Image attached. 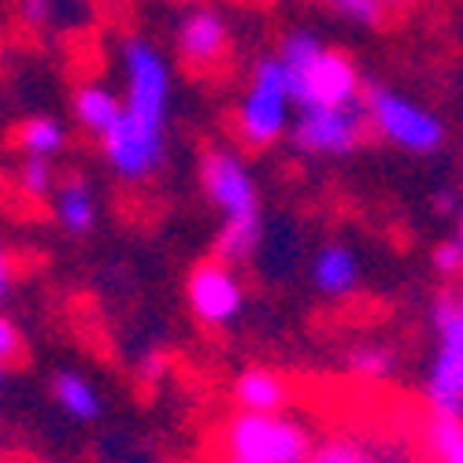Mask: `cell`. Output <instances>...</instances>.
Wrapping results in <instances>:
<instances>
[{
    "instance_id": "6da1fadb",
    "label": "cell",
    "mask_w": 463,
    "mask_h": 463,
    "mask_svg": "<svg viewBox=\"0 0 463 463\" xmlns=\"http://www.w3.org/2000/svg\"><path fill=\"white\" fill-rule=\"evenodd\" d=\"M279 56L289 71L293 108H319V104H360L364 79L341 49H330L316 30H289L279 45Z\"/></svg>"
},
{
    "instance_id": "7a4b0ae2",
    "label": "cell",
    "mask_w": 463,
    "mask_h": 463,
    "mask_svg": "<svg viewBox=\"0 0 463 463\" xmlns=\"http://www.w3.org/2000/svg\"><path fill=\"white\" fill-rule=\"evenodd\" d=\"M222 456L249 463H307L316 441L300 419L282 411H241L222 422Z\"/></svg>"
},
{
    "instance_id": "3957f363",
    "label": "cell",
    "mask_w": 463,
    "mask_h": 463,
    "mask_svg": "<svg viewBox=\"0 0 463 463\" xmlns=\"http://www.w3.org/2000/svg\"><path fill=\"white\" fill-rule=\"evenodd\" d=\"M289 71L282 63V56H260L252 63V79L249 90L238 104V137L245 148L260 152L271 148L275 141L286 137L289 130Z\"/></svg>"
},
{
    "instance_id": "277c9868",
    "label": "cell",
    "mask_w": 463,
    "mask_h": 463,
    "mask_svg": "<svg viewBox=\"0 0 463 463\" xmlns=\"http://www.w3.org/2000/svg\"><path fill=\"white\" fill-rule=\"evenodd\" d=\"M371 130L390 141L401 152H411V156H430L445 145V123L430 108H422L419 100L385 90V86H367L360 97Z\"/></svg>"
},
{
    "instance_id": "5b68a950",
    "label": "cell",
    "mask_w": 463,
    "mask_h": 463,
    "mask_svg": "<svg viewBox=\"0 0 463 463\" xmlns=\"http://www.w3.org/2000/svg\"><path fill=\"white\" fill-rule=\"evenodd\" d=\"M371 130L364 104H319L297 108V119L289 127L293 148L316 160H341L353 156Z\"/></svg>"
},
{
    "instance_id": "8992f818",
    "label": "cell",
    "mask_w": 463,
    "mask_h": 463,
    "mask_svg": "<svg viewBox=\"0 0 463 463\" xmlns=\"http://www.w3.org/2000/svg\"><path fill=\"white\" fill-rule=\"evenodd\" d=\"M100 152L115 178L148 182L164 167V156H167V123L148 119V115H137L127 108L123 119L115 123V130L100 137Z\"/></svg>"
},
{
    "instance_id": "52a82bcc",
    "label": "cell",
    "mask_w": 463,
    "mask_h": 463,
    "mask_svg": "<svg viewBox=\"0 0 463 463\" xmlns=\"http://www.w3.org/2000/svg\"><path fill=\"white\" fill-rule=\"evenodd\" d=\"M204 197L215 204L222 222H263V204H260V185L245 160L230 148H208L197 167Z\"/></svg>"
},
{
    "instance_id": "ba28073f",
    "label": "cell",
    "mask_w": 463,
    "mask_h": 463,
    "mask_svg": "<svg viewBox=\"0 0 463 463\" xmlns=\"http://www.w3.org/2000/svg\"><path fill=\"white\" fill-rule=\"evenodd\" d=\"M123 71H127V108L148 119L167 123L171 115V97H175V79L167 56L145 42V37H127L123 45Z\"/></svg>"
},
{
    "instance_id": "9c48e42d",
    "label": "cell",
    "mask_w": 463,
    "mask_h": 463,
    "mask_svg": "<svg viewBox=\"0 0 463 463\" xmlns=\"http://www.w3.org/2000/svg\"><path fill=\"white\" fill-rule=\"evenodd\" d=\"M185 300L189 312L204 326H226L241 316L245 307V286L234 275V263L222 260H204L189 271L185 279Z\"/></svg>"
},
{
    "instance_id": "30bf717a",
    "label": "cell",
    "mask_w": 463,
    "mask_h": 463,
    "mask_svg": "<svg viewBox=\"0 0 463 463\" xmlns=\"http://www.w3.org/2000/svg\"><path fill=\"white\" fill-rule=\"evenodd\" d=\"M175 49L189 67H215L230 49V23L219 8H189L175 30Z\"/></svg>"
},
{
    "instance_id": "8fae6325",
    "label": "cell",
    "mask_w": 463,
    "mask_h": 463,
    "mask_svg": "<svg viewBox=\"0 0 463 463\" xmlns=\"http://www.w3.org/2000/svg\"><path fill=\"white\" fill-rule=\"evenodd\" d=\"M422 393L430 411L463 419V345H438Z\"/></svg>"
},
{
    "instance_id": "7c38bea8",
    "label": "cell",
    "mask_w": 463,
    "mask_h": 463,
    "mask_svg": "<svg viewBox=\"0 0 463 463\" xmlns=\"http://www.w3.org/2000/svg\"><path fill=\"white\" fill-rule=\"evenodd\" d=\"M71 111H74V123L100 141L108 130H115V123L123 119L127 100H119L115 90L104 86V82H82L71 97Z\"/></svg>"
},
{
    "instance_id": "4fadbf2b",
    "label": "cell",
    "mask_w": 463,
    "mask_h": 463,
    "mask_svg": "<svg viewBox=\"0 0 463 463\" xmlns=\"http://www.w3.org/2000/svg\"><path fill=\"white\" fill-rule=\"evenodd\" d=\"M312 286L323 297H330V300L356 293V286H360V260H356V252L349 245H337V241L319 249V256L312 263Z\"/></svg>"
},
{
    "instance_id": "5bb4252c",
    "label": "cell",
    "mask_w": 463,
    "mask_h": 463,
    "mask_svg": "<svg viewBox=\"0 0 463 463\" xmlns=\"http://www.w3.org/2000/svg\"><path fill=\"white\" fill-rule=\"evenodd\" d=\"M234 404L241 411H282L289 401V385L271 367H249L234 378Z\"/></svg>"
},
{
    "instance_id": "9a60e30c",
    "label": "cell",
    "mask_w": 463,
    "mask_h": 463,
    "mask_svg": "<svg viewBox=\"0 0 463 463\" xmlns=\"http://www.w3.org/2000/svg\"><path fill=\"white\" fill-rule=\"evenodd\" d=\"M52 208H56V222L74 238H86L90 230L97 226V197L86 178L71 175L60 182L56 197H52Z\"/></svg>"
},
{
    "instance_id": "2e32d148",
    "label": "cell",
    "mask_w": 463,
    "mask_h": 463,
    "mask_svg": "<svg viewBox=\"0 0 463 463\" xmlns=\"http://www.w3.org/2000/svg\"><path fill=\"white\" fill-rule=\"evenodd\" d=\"M52 397L56 404L79 422H97L104 404H100V390L79 371H56L52 378Z\"/></svg>"
},
{
    "instance_id": "e0dca14e",
    "label": "cell",
    "mask_w": 463,
    "mask_h": 463,
    "mask_svg": "<svg viewBox=\"0 0 463 463\" xmlns=\"http://www.w3.org/2000/svg\"><path fill=\"white\" fill-rule=\"evenodd\" d=\"M307 463H393V459L382 452L378 441H367L360 434H330L312 449Z\"/></svg>"
},
{
    "instance_id": "ac0fdd59",
    "label": "cell",
    "mask_w": 463,
    "mask_h": 463,
    "mask_svg": "<svg viewBox=\"0 0 463 463\" xmlns=\"http://www.w3.org/2000/svg\"><path fill=\"white\" fill-rule=\"evenodd\" d=\"M15 145L23 148V156H42V160H56L63 145H67V130L52 115H30L15 127Z\"/></svg>"
},
{
    "instance_id": "d6986e66",
    "label": "cell",
    "mask_w": 463,
    "mask_h": 463,
    "mask_svg": "<svg viewBox=\"0 0 463 463\" xmlns=\"http://www.w3.org/2000/svg\"><path fill=\"white\" fill-rule=\"evenodd\" d=\"M263 241V222H222L215 234V260L222 263H249Z\"/></svg>"
},
{
    "instance_id": "ffe728a7",
    "label": "cell",
    "mask_w": 463,
    "mask_h": 463,
    "mask_svg": "<svg viewBox=\"0 0 463 463\" xmlns=\"http://www.w3.org/2000/svg\"><path fill=\"white\" fill-rule=\"evenodd\" d=\"M345 367H349V374H356L364 382H382V378L393 374L397 353L390 349V345H382V341H364V345H353L349 349Z\"/></svg>"
},
{
    "instance_id": "44dd1931",
    "label": "cell",
    "mask_w": 463,
    "mask_h": 463,
    "mask_svg": "<svg viewBox=\"0 0 463 463\" xmlns=\"http://www.w3.org/2000/svg\"><path fill=\"white\" fill-rule=\"evenodd\" d=\"M427 449L438 463H463V419L434 411L427 422Z\"/></svg>"
},
{
    "instance_id": "7402d4cb",
    "label": "cell",
    "mask_w": 463,
    "mask_h": 463,
    "mask_svg": "<svg viewBox=\"0 0 463 463\" xmlns=\"http://www.w3.org/2000/svg\"><path fill=\"white\" fill-rule=\"evenodd\" d=\"M430 326L438 345H463V289H441L430 304Z\"/></svg>"
},
{
    "instance_id": "603a6c76",
    "label": "cell",
    "mask_w": 463,
    "mask_h": 463,
    "mask_svg": "<svg viewBox=\"0 0 463 463\" xmlns=\"http://www.w3.org/2000/svg\"><path fill=\"white\" fill-rule=\"evenodd\" d=\"M15 189L19 197L26 201H52L56 189H60V178L52 171V160H42V156H26L15 171Z\"/></svg>"
},
{
    "instance_id": "cb8c5ba5",
    "label": "cell",
    "mask_w": 463,
    "mask_h": 463,
    "mask_svg": "<svg viewBox=\"0 0 463 463\" xmlns=\"http://www.w3.org/2000/svg\"><path fill=\"white\" fill-rule=\"evenodd\" d=\"M323 5L330 12H337L341 19H349L356 26H367V30L385 23V5L382 0H323Z\"/></svg>"
},
{
    "instance_id": "d4e9b609",
    "label": "cell",
    "mask_w": 463,
    "mask_h": 463,
    "mask_svg": "<svg viewBox=\"0 0 463 463\" xmlns=\"http://www.w3.org/2000/svg\"><path fill=\"white\" fill-rule=\"evenodd\" d=\"M60 12H63V0H19V15L33 30L56 26L60 23Z\"/></svg>"
},
{
    "instance_id": "484cf974",
    "label": "cell",
    "mask_w": 463,
    "mask_h": 463,
    "mask_svg": "<svg viewBox=\"0 0 463 463\" xmlns=\"http://www.w3.org/2000/svg\"><path fill=\"white\" fill-rule=\"evenodd\" d=\"M430 263H434V271H438V275H445V279H459V275H463V245H459L456 238L441 241V245L434 249Z\"/></svg>"
},
{
    "instance_id": "4316f807",
    "label": "cell",
    "mask_w": 463,
    "mask_h": 463,
    "mask_svg": "<svg viewBox=\"0 0 463 463\" xmlns=\"http://www.w3.org/2000/svg\"><path fill=\"white\" fill-rule=\"evenodd\" d=\"M23 353V330L15 326V319L12 316H5L0 319V364H15V356Z\"/></svg>"
},
{
    "instance_id": "83f0119b",
    "label": "cell",
    "mask_w": 463,
    "mask_h": 463,
    "mask_svg": "<svg viewBox=\"0 0 463 463\" xmlns=\"http://www.w3.org/2000/svg\"><path fill=\"white\" fill-rule=\"evenodd\" d=\"M167 367H171V360H167L164 349H145L141 360H137V378L148 382V385H156L167 374Z\"/></svg>"
},
{
    "instance_id": "f1b7e54d",
    "label": "cell",
    "mask_w": 463,
    "mask_h": 463,
    "mask_svg": "<svg viewBox=\"0 0 463 463\" xmlns=\"http://www.w3.org/2000/svg\"><path fill=\"white\" fill-rule=\"evenodd\" d=\"M434 212H441V215H459V212H463L459 193H456V189H438V193H434Z\"/></svg>"
},
{
    "instance_id": "f546056e",
    "label": "cell",
    "mask_w": 463,
    "mask_h": 463,
    "mask_svg": "<svg viewBox=\"0 0 463 463\" xmlns=\"http://www.w3.org/2000/svg\"><path fill=\"white\" fill-rule=\"evenodd\" d=\"M12 286H15V267H12V252L5 249V256H0V297H12Z\"/></svg>"
},
{
    "instance_id": "4dcf8cb0",
    "label": "cell",
    "mask_w": 463,
    "mask_h": 463,
    "mask_svg": "<svg viewBox=\"0 0 463 463\" xmlns=\"http://www.w3.org/2000/svg\"><path fill=\"white\" fill-rule=\"evenodd\" d=\"M452 238H456V241H459V245H463V212H459V215H456V234H452Z\"/></svg>"
},
{
    "instance_id": "1f68e13d",
    "label": "cell",
    "mask_w": 463,
    "mask_h": 463,
    "mask_svg": "<svg viewBox=\"0 0 463 463\" xmlns=\"http://www.w3.org/2000/svg\"><path fill=\"white\" fill-rule=\"evenodd\" d=\"M382 5H393V8H408V5H419V0H382Z\"/></svg>"
},
{
    "instance_id": "d6a6232c",
    "label": "cell",
    "mask_w": 463,
    "mask_h": 463,
    "mask_svg": "<svg viewBox=\"0 0 463 463\" xmlns=\"http://www.w3.org/2000/svg\"><path fill=\"white\" fill-rule=\"evenodd\" d=\"M222 463H249V459H238V456H222Z\"/></svg>"
}]
</instances>
